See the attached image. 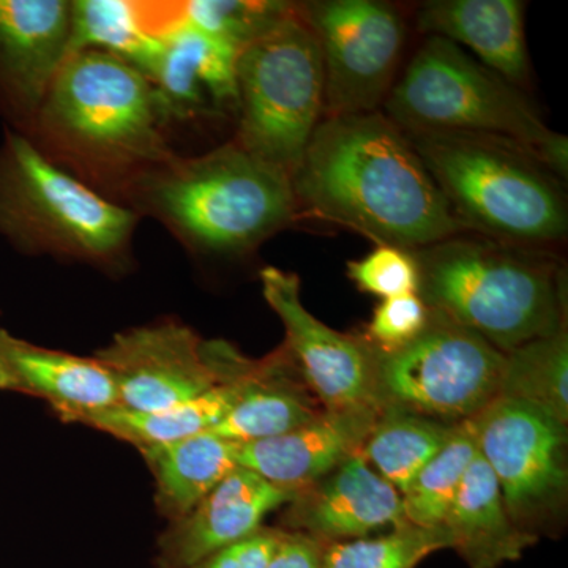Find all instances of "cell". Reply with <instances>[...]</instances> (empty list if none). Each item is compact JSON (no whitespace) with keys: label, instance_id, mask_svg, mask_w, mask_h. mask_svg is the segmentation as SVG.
<instances>
[{"label":"cell","instance_id":"8fae6325","mask_svg":"<svg viewBox=\"0 0 568 568\" xmlns=\"http://www.w3.org/2000/svg\"><path fill=\"white\" fill-rule=\"evenodd\" d=\"M323 58L325 118L381 111L405 51L407 21L383 0L297 2Z\"/></svg>","mask_w":568,"mask_h":568},{"label":"cell","instance_id":"d6986e66","mask_svg":"<svg viewBox=\"0 0 568 568\" xmlns=\"http://www.w3.org/2000/svg\"><path fill=\"white\" fill-rule=\"evenodd\" d=\"M0 390L43 399L61 420L119 406L110 373L95 357L50 349L0 327Z\"/></svg>","mask_w":568,"mask_h":568},{"label":"cell","instance_id":"9a60e30c","mask_svg":"<svg viewBox=\"0 0 568 568\" xmlns=\"http://www.w3.org/2000/svg\"><path fill=\"white\" fill-rule=\"evenodd\" d=\"M280 510L278 528L305 534L324 545L375 536L407 523L398 489L362 454L295 491Z\"/></svg>","mask_w":568,"mask_h":568},{"label":"cell","instance_id":"277c9868","mask_svg":"<svg viewBox=\"0 0 568 568\" xmlns=\"http://www.w3.org/2000/svg\"><path fill=\"white\" fill-rule=\"evenodd\" d=\"M417 294L503 353L567 325V275L551 250L473 233L413 250Z\"/></svg>","mask_w":568,"mask_h":568},{"label":"cell","instance_id":"7c38bea8","mask_svg":"<svg viewBox=\"0 0 568 568\" xmlns=\"http://www.w3.org/2000/svg\"><path fill=\"white\" fill-rule=\"evenodd\" d=\"M93 357L110 373L125 409H168L224 383L205 353L204 338L178 320L126 328Z\"/></svg>","mask_w":568,"mask_h":568},{"label":"cell","instance_id":"f546056e","mask_svg":"<svg viewBox=\"0 0 568 568\" xmlns=\"http://www.w3.org/2000/svg\"><path fill=\"white\" fill-rule=\"evenodd\" d=\"M295 10L282 0H190L182 20L192 28L242 51L275 29Z\"/></svg>","mask_w":568,"mask_h":568},{"label":"cell","instance_id":"30bf717a","mask_svg":"<svg viewBox=\"0 0 568 568\" xmlns=\"http://www.w3.org/2000/svg\"><path fill=\"white\" fill-rule=\"evenodd\" d=\"M470 422L515 525L538 540L559 537L568 503L567 425L500 396Z\"/></svg>","mask_w":568,"mask_h":568},{"label":"cell","instance_id":"ba28073f","mask_svg":"<svg viewBox=\"0 0 568 568\" xmlns=\"http://www.w3.org/2000/svg\"><path fill=\"white\" fill-rule=\"evenodd\" d=\"M235 80L233 141L293 179L325 106L323 58L297 2L293 14L241 51Z\"/></svg>","mask_w":568,"mask_h":568},{"label":"cell","instance_id":"e0dca14e","mask_svg":"<svg viewBox=\"0 0 568 568\" xmlns=\"http://www.w3.org/2000/svg\"><path fill=\"white\" fill-rule=\"evenodd\" d=\"M377 413L375 406L324 410L286 435L239 444L237 465L275 487L298 491L361 454Z\"/></svg>","mask_w":568,"mask_h":568},{"label":"cell","instance_id":"7402d4cb","mask_svg":"<svg viewBox=\"0 0 568 568\" xmlns=\"http://www.w3.org/2000/svg\"><path fill=\"white\" fill-rule=\"evenodd\" d=\"M246 361L248 357L241 349L226 342L223 347L226 379L192 402L151 413L112 406L106 409L71 414L62 422L106 433L115 439L132 444L136 450L212 432L233 409L241 395Z\"/></svg>","mask_w":568,"mask_h":568},{"label":"cell","instance_id":"f1b7e54d","mask_svg":"<svg viewBox=\"0 0 568 568\" xmlns=\"http://www.w3.org/2000/svg\"><path fill=\"white\" fill-rule=\"evenodd\" d=\"M450 548L444 526L405 523L375 536L324 545L323 568H417L429 556Z\"/></svg>","mask_w":568,"mask_h":568},{"label":"cell","instance_id":"d6a6232c","mask_svg":"<svg viewBox=\"0 0 568 568\" xmlns=\"http://www.w3.org/2000/svg\"><path fill=\"white\" fill-rule=\"evenodd\" d=\"M286 530L263 526L252 536L227 545L189 568H267Z\"/></svg>","mask_w":568,"mask_h":568},{"label":"cell","instance_id":"cb8c5ba5","mask_svg":"<svg viewBox=\"0 0 568 568\" xmlns=\"http://www.w3.org/2000/svg\"><path fill=\"white\" fill-rule=\"evenodd\" d=\"M444 529L454 551L469 568L517 562L538 538L515 525L487 462L477 455L463 478Z\"/></svg>","mask_w":568,"mask_h":568},{"label":"cell","instance_id":"4316f807","mask_svg":"<svg viewBox=\"0 0 568 568\" xmlns=\"http://www.w3.org/2000/svg\"><path fill=\"white\" fill-rule=\"evenodd\" d=\"M504 354L500 398L526 403L568 425L567 325Z\"/></svg>","mask_w":568,"mask_h":568},{"label":"cell","instance_id":"2e32d148","mask_svg":"<svg viewBox=\"0 0 568 568\" xmlns=\"http://www.w3.org/2000/svg\"><path fill=\"white\" fill-rule=\"evenodd\" d=\"M293 496L252 470L235 467L185 517L168 523L156 540L153 566L192 567L263 528L265 518Z\"/></svg>","mask_w":568,"mask_h":568},{"label":"cell","instance_id":"52a82bcc","mask_svg":"<svg viewBox=\"0 0 568 568\" xmlns=\"http://www.w3.org/2000/svg\"><path fill=\"white\" fill-rule=\"evenodd\" d=\"M403 132H467L508 138L534 156L555 140L521 89L462 47L428 36L383 104Z\"/></svg>","mask_w":568,"mask_h":568},{"label":"cell","instance_id":"3957f363","mask_svg":"<svg viewBox=\"0 0 568 568\" xmlns=\"http://www.w3.org/2000/svg\"><path fill=\"white\" fill-rule=\"evenodd\" d=\"M122 205L209 260L248 256L301 219L291 179L234 141L203 155L174 153L142 174Z\"/></svg>","mask_w":568,"mask_h":568},{"label":"cell","instance_id":"5b68a950","mask_svg":"<svg viewBox=\"0 0 568 568\" xmlns=\"http://www.w3.org/2000/svg\"><path fill=\"white\" fill-rule=\"evenodd\" d=\"M405 133L467 233L538 250L567 237L562 182L525 145L485 133Z\"/></svg>","mask_w":568,"mask_h":568},{"label":"cell","instance_id":"5bb4252c","mask_svg":"<svg viewBox=\"0 0 568 568\" xmlns=\"http://www.w3.org/2000/svg\"><path fill=\"white\" fill-rule=\"evenodd\" d=\"M71 0H0V112L28 136L70 55Z\"/></svg>","mask_w":568,"mask_h":568},{"label":"cell","instance_id":"ffe728a7","mask_svg":"<svg viewBox=\"0 0 568 568\" xmlns=\"http://www.w3.org/2000/svg\"><path fill=\"white\" fill-rule=\"evenodd\" d=\"M416 26L426 37L465 44L515 88L529 84L525 3L519 0H429L418 6Z\"/></svg>","mask_w":568,"mask_h":568},{"label":"cell","instance_id":"d4e9b609","mask_svg":"<svg viewBox=\"0 0 568 568\" xmlns=\"http://www.w3.org/2000/svg\"><path fill=\"white\" fill-rule=\"evenodd\" d=\"M239 443L215 433L183 437L138 450L155 481V507L173 523L185 517L237 465Z\"/></svg>","mask_w":568,"mask_h":568},{"label":"cell","instance_id":"ac0fdd59","mask_svg":"<svg viewBox=\"0 0 568 568\" xmlns=\"http://www.w3.org/2000/svg\"><path fill=\"white\" fill-rule=\"evenodd\" d=\"M241 51L182 20L164 33L162 59L152 82L171 121L237 114L235 67Z\"/></svg>","mask_w":568,"mask_h":568},{"label":"cell","instance_id":"4fadbf2b","mask_svg":"<svg viewBox=\"0 0 568 568\" xmlns=\"http://www.w3.org/2000/svg\"><path fill=\"white\" fill-rule=\"evenodd\" d=\"M263 295L282 321L287 353L325 410L375 406L373 349L362 334H343L306 310L301 278L268 265L261 271Z\"/></svg>","mask_w":568,"mask_h":568},{"label":"cell","instance_id":"6da1fadb","mask_svg":"<svg viewBox=\"0 0 568 568\" xmlns=\"http://www.w3.org/2000/svg\"><path fill=\"white\" fill-rule=\"evenodd\" d=\"M291 185L301 216L342 224L377 245L413 252L467 233L383 111L323 119Z\"/></svg>","mask_w":568,"mask_h":568},{"label":"cell","instance_id":"836d02e7","mask_svg":"<svg viewBox=\"0 0 568 568\" xmlns=\"http://www.w3.org/2000/svg\"><path fill=\"white\" fill-rule=\"evenodd\" d=\"M324 544L305 534H284L267 568H323Z\"/></svg>","mask_w":568,"mask_h":568},{"label":"cell","instance_id":"484cf974","mask_svg":"<svg viewBox=\"0 0 568 568\" xmlns=\"http://www.w3.org/2000/svg\"><path fill=\"white\" fill-rule=\"evenodd\" d=\"M457 425L399 407H379L361 454L403 496L417 474L443 450Z\"/></svg>","mask_w":568,"mask_h":568},{"label":"cell","instance_id":"83f0119b","mask_svg":"<svg viewBox=\"0 0 568 568\" xmlns=\"http://www.w3.org/2000/svg\"><path fill=\"white\" fill-rule=\"evenodd\" d=\"M477 455L473 422H459L443 450L417 474L402 496L406 521L424 528H443Z\"/></svg>","mask_w":568,"mask_h":568},{"label":"cell","instance_id":"9c48e42d","mask_svg":"<svg viewBox=\"0 0 568 568\" xmlns=\"http://www.w3.org/2000/svg\"><path fill=\"white\" fill-rule=\"evenodd\" d=\"M372 349L377 407L459 424L499 398L506 354L436 310L429 308L424 331L406 345Z\"/></svg>","mask_w":568,"mask_h":568},{"label":"cell","instance_id":"1f68e13d","mask_svg":"<svg viewBox=\"0 0 568 568\" xmlns=\"http://www.w3.org/2000/svg\"><path fill=\"white\" fill-rule=\"evenodd\" d=\"M428 317L429 308L418 294L396 295L376 306L362 336L376 349H395L416 338Z\"/></svg>","mask_w":568,"mask_h":568},{"label":"cell","instance_id":"4dcf8cb0","mask_svg":"<svg viewBox=\"0 0 568 568\" xmlns=\"http://www.w3.org/2000/svg\"><path fill=\"white\" fill-rule=\"evenodd\" d=\"M347 276L365 294L386 298L417 294L418 271L409 250L377 245L372 253L346 264Z\"/></svg>","mask_w":568,"mask_h":568},{"label":"cell","instance_id":"7a4b0ae2","mask_svg":"<svg viewBox=\"0 0 568 568\" xmlns=\"http://www.w3.org/2000/svg\"><path fill=\"white\" fill-rule=\"evenodd\" d=\"M170 122L140 70L104 52L78 51L52 82L28 138L52 163L122 204L142 174L174 155Z\"/></svg>","mask_w":568,"mask_h":568},{"label":"cell","instance_id":"44dd1931","mask_svg":"<svg viewBox=\"0 0 568 568\" xmlns=\"http://www.w3.org/2000/svg\"><path fill=\"white\" fill-rule=\"evenodd\" d=\"M284 345L246 361L241 395L212 433L248 444L286 435L324 413Z\"/></svg>","mask_w":568,"mask_h":568},{"label":"cell","instance_id":"8992f818","mask_svg":"<svg viewBox=\"0 0 568 568\" xmlns=\"http://www.w3.org/2000/svg\"><path fill=\"white\" fill-rule=\"evenodd\" d=\"M141 216L108 200L7 126L0 144V237L31 256L121 275L133 263Z\"/></svg>","mask_w":568,"mask_h":568},{"label":"cell","instance_id":"603a6c76","mask_svg":"<svg viewBox=\"0 0 568 568\" xmlns=\"http://www.w3.org/2000/svg\"><path fill=\"white\" fill-rule=\"evenodd\" d=\"M181 17V2L71 0L70 54L100 51L121 59L152 80L164 33Z\"/></svg>","mask_w":568,"mask_h":568}]
</instances>
